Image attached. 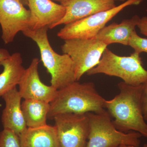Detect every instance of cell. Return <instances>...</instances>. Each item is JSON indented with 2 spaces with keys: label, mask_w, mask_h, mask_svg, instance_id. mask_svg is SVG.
Instances as JSON below:
<instances>
[{
  "label": "cell",
  "mask_w": 147,
  "mask_h": 147,
  "mask_svg": "<svg viewBox=\"0 0 147 147\" xmlns=\"http://www.w3.org/2000/svg\"><path fill=\"white\" fill-rule=\"evenodd\" d=\"M118 87L119 93L105 102L106 110L115 119L114 125L122 132L137 131L147 138V123L141 99L143 84L134 86L123 82L119 83Z\"/></svg>",
  "instance_id": "1"
},
{
  "label": "cell",
  "mask_w": 147,
  "mask_h": 147,
  "mask_svg": "<svg viewBox=\"0 0 147 147\" xmlns=\"http://www.w3.org/2000/svg\"><path fill=\"white\" fill-rule=\"evenodd\" d=\"M105 99L96 90L92 82H73L57 90L55 98L50 102L47 119H53L55 116L63 113L98 114L108 112Z\"/></svg>",
  "instance_id": "2"
},
{
  "label": "cell",
  "mask_w": 147,
  "mask_h": 147,
  "mask_svg": "<svg viewBox=\"0 0 147 147\" xmlns=\"http://www.w3.org/2000/svg\"><path fill=\"white\" fill-rule=\"evenodd\" d=\"M48 29L47 28L35 30L28 29L23 33L37 45L41 61L51 75V86L59 90L76 82L74 66L69 55H59L53 50L47 36Z\"/></svg>",
  "instance_id": "3"
},
{
  "label": "cell",
  "mask_w": 147,
  "mask_h": 147,
  "mask_svg": "<svg viewBox=\"0 0 147 147\" xmlns=\"http://www.w3.org/2000/svg\"><path fill=\"white\" fill-rule=\"evenodd\" d=\"M140 55L134 52L128 57H122L106 48L99 63L88 71L87 74H103L119 77L131 86L143 85L147 82V70L143 67Z\"/></svg>",
  "instance_id": "4"
},
{
  "label": "cell",
  "mask_w": 147,
  "mask_h": 147,
  "mask_svg": "<svg viewBox=\"0 0 147 147\" xmlns=\"http://www.w3.org/2000/svg\"><path fill=\"white\" fill-rule=\"evenodd\" d=\"M90 131L85 147H118L125 144L139 147L142 135L132 131L124 133L114 125L108 112L102 114L87 113Z\"/></svg>",
  "instance_id": "5"
},
{
  "label": "cell",
  "mask_w": 147,
  "mask_h": 147,
  "mask_svg": "<svg viewBox=\"0 0 147 147\" xmlns=\"http://www.w3.org/2000/svg\"><path fill=\"white\" fill-rule=\"evenodd\" d=\"M107 46L96 38L64 40L62 51L69 55L73 61L76 81L97 65Z\"/></svg>",
  "instance_id": "6"
},
{
  "label": "cell",
  "mask_w": 147,
  "mask_h": 147,
  "mask_svg": "<svg viewBox=\"0 0 147 147\" xmlns=\"http://www.w3.org/2000/svg\"><path fill=\"white\" fill-rule=\"evenodd\" d=\"M143 0H127L112 9L100 11L65 25L57 36L66 40L72 38H94L106 24L118 13L129 6L138 5Z\"/></svg>",
  "instance_id": "7"
},
{
  "label": "cell",
  "mask_w": 147,
  "mask_h": 147,
  "mask_svg": "<svg viewBox=\"0 0 147 147\" xmlns=\"http://www.w3.org/2000/svg\"><path fill=\"white\" fill-rule=\"evenodd\" d=\"M53 120L60 147H85L90 131L87 113L59 114Z\"/></svg>",
  "instance_id": "8"
},
{
  "label": "cell",
  "mask_w": 147,
  "mask_h": 147,
  "mask_svg": "<svg viewBox=\"0 0 147 147\" xmlns=\"http://www.w3.org/2000/svg\"><path fill=\"white\" fill-rule=\"evenodd\" d=\"M21 0H0V25L5 44L13 42L19 32L29 29L30 11Z\"/></svg>",
  "instance_id": "9"
},
{
  "label": "cell",
  "mask_w": 147,
  "mask_h": 147,
  "mask_svg": "<svg viewBox=\"0 0 147 147\" xmlns=\"http://www.w3.org/2000/svg\"><path fill=\"white\" fill-rule=\"evenodd\" d=\"M39 63L38 58L32 60L18 84V91L24 99H34L50 103L55 98L57 90L41 82L38 71Z\"/></svg>",
  "instance_id": "10"
},
{
  "label": "cell",
  "mask_w": 147,
  "mask_h": 147,
  "mask_svg": "<svg viewBox=\"0 0 147 147\" xmlns=\"http://www.w3.org/2000/svg\"><path fill=\"white\" fill-rule=\"evenodd\" d=\"M30 11L29 30L47 28L53 29L65 15L63 6L51 0H27Z\"/></svg>",
  "instance_id": "11"
},
{
  "label": "cell",
  "mask_w": 147,
  "mask_h": 147,
  "mask_svg": "<svg viewBox=\"0 0 147 147\" xmlns=\"http://www.w3.org/2000/svg\"><path fill=\"white\" fill-rule=\"evenodd\" d=\"M114 0H61V4L66 9L63 18L55 24L53 28L66 25L100 11L117 6Z\"/></svg>",
  "instance_id": "12"
},
{
  "label": "cell",
  "mask_w": 147,
  "mask_h": 147,
  "mask_svg": "<svg viewBox=\"0 0 147 147\" xmlns=\"http://www.w3.org/2000/svg\"><path fill=\"white\" fill-rule=\"evenodd\" d=\"M1 97L5 102L1 116L3 129L14 131L19 136L28 127L21 108V95L16 87Z\"/></svg>",
  "instance_id": "13"
},
{
  "label": "cell",
  "mask_w": 147,
  "mask_h": 147,
  "mask_svg": "<svg viewBox=\"0 0 147 147\" xmlns=\"http://www.w3.org/2000/svg\"><path fill=\"white\" fill-rule=\"evenodd\" d=\"M140 17L136 15L129 19H125L120 24L114 22L103 28L98 33L96 38L107 46L113 43L128 45L132 33L135 30Z\"/></svg>",
  "instance_id": "14"
},
{
  "label": "cell",
  "mask_w": 147,
  "mask_h": 147,
  "mask_svg": "<svg viewBox=\"0 0 147 147\" xmlns=\"http://www.w3.org/2000/svg\"><path fill=\"white\" fill-rule=\"evenodd\" d=\"M21 53L16 52L0 61L3 71L0 74V96L18 85L25 69Z\"/></svg>",
  "instance_id": "15"
},
{
  "label": "cell",
  "mask_w": 147,
  "mask_h": 147,
  "mask_svg": "<svg viewBox=\"0 0 147 147\" xmlns=\"http://www.w3.org/2000/svg\"><path fill=\"white\" fill-rule=\"evenodd\" d=\"M19 137L22 147H60L55 126L27 127Z\"/></svg>",
  "instance_id": "16"
},
{
  "label": "cell",
  "mask_w": 147,
  "mask_h": 147,
  "mask_svg": "<svg viewBox=\"0 0 147 147\" xmlns=\"http://www.w3.org/2000/svg\"><path fill=\"white\" fill-rule=\"evenodd\" d=\"M21 108L27 127L36 128L47 125L50 104L42 100L24 99Z\"/></svg>",
  "instance_id": "17"
},
{
  "label": "cell",
  "mask_w": 147,
  "mask_h": 147,
  "mask_svg": "<svg viewBox=\"0 0 147 147\" xmlns=\"http://www.w3.org/2000/svg\"><path fill=\"white\" fill-rule=\"evenodd\" d=\"M0 147H22L19 135L9 129L0 132Z\"/></svg>",
  "instance_id": "18"
},
{
  "label": "cell",
  "mask_w": 147,
  "mask_h": 147,
  "mask_svg": "<svg viewBox=\"0 0 147 147\" xmlns=\"http://www.w3.org/2000/svg\"><path fill=\"white\" fill-rule=\"evenodd\" d=\"M128 46L132 47L136 53H147V38L139 36L135 30L131 34Z\"/></svg>",
  "instance_id": "19"
},
{
  "label": "cell",
  "mask_w": 147,
  "mask_h": 147,
  "mask_svg": "<svg viewBox=\"0 0 147 147\" xmlns=\"http://www.w3.org/2000/svg\"><path fill=\"white\" fill-rule=\"evenodd\" d=\"M141 99L144 118L147 121V82L143 84Z\"/></svg>",
  "instance_id": "20"
},
{
  "label": "cell",
  "mask_w": 147,
  "mask_h": 147,
  "mask_svg": "<svg viewBox=\"0 0 147 147\" xmlns=\"http://www.w3.org/2000/svg\"><path fill=\"white\" fill-rule=\"evenodd\" d=\"M137 26L139 28L140 33L147 36V16H143L140 18Z\"/></svg>",
  "instance_id": "21"
},
{
  "label": "cell",
  "mask_w": 147,
  "mask_h": 147,
  "mask_svg": "<svg viewBox=\"0 0 147 147\" xmlns=\"http://www.w3.org/2000/svg\"><path fill=\"white\" fill-rule=\"evenodd\" d=\"M10 55L8 50L4 48H0V61L7 59Z\"/></svg>",
  "instance_id": "22"
},
{
  "label": "cell",
  "mask_w": 147,
  "mask_h": 147,
  "mask_svg": "<svg viewBox=\"0 0 147 147\" xmlns=\"http://www.w3.org/2000/svg\"><path fill=\"white\" fill-rule=\"evenodd\" d=\"M21 1L24 5H28V1H27V0H21Z\"/></svg>",
  "instance_id": "23"
},
{
  "label": "cell",
  "mask_w": 147,
  "mask_h": 147,
  "mask_svg": "<svg viewBox=\"0 0 147 147\" xmlns=\"http://www.w3.org/2000/svg\"><path fill=\"white\" fill-rule=\"evenodd\" d=\"M118 147H134L133 146H129V145H127L125 144H122L120 145Z\"/></svg>",
  "instance_id": "24"
},
{
  "label": "cell",
  "mask_w": 147,
  "mask_h": 147,
  "mask_svg": "<svg viewBox=\"0 0 147 147\" xmlns=\"http://www.w3.org/2000/svg\"><path fill=\"white\" fill-rule=\"evenodd\" d=\"M51 1H56V2H59L60 3L61 1V0H51Z\"/></svg>",
  "instance_id": "25"
},
{
  "label": "cell",
  "mask_w": 147,
  "mask_h": 147,
  "mask_svg": "<svg viewBox=\"0 0 147 147\" xmlns=\"http://www.w3.org/2000/svg\"><path fill=\"white\" fill-rule=\"evenodd\" d=\"M115 1H120L124 2L125 0H114Z\"/></svg>",
  "instance_id": "26"
},
{
  "label": "cell",
  "mask_w": 147,
  "mask_h": 147,
  "mask_svg": "<svg viewBox=\"0 0 147 147\" xmlns=\"http://www.w3.org/2000/svg\"><path fill=\"white\" fill-rule=\"evenodd\" d=\"M144 147H147V144H144Z\"/></svg>",
  "instance_id": "27"
}]
</instances>
